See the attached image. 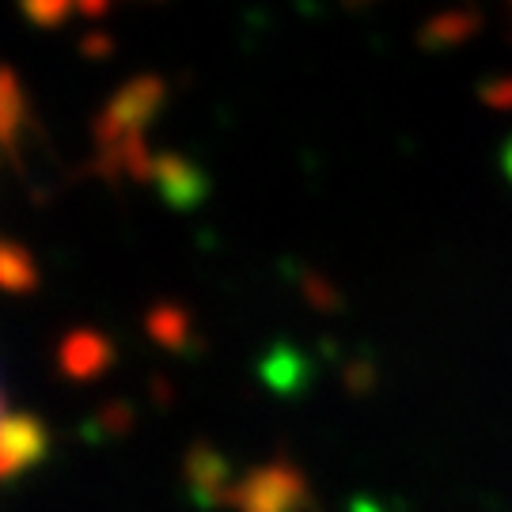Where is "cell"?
Returning a JSON list of instances; mask_svg holds the SVG:
<instances>
[{
  "label": "cell",
  "instance_id": "6da1fadb",
  "mask_svg": "<svg viewBox=\"0 0 512 512\" xmlns=\"http://www.w3.org/2000/svg\"><path fill=\"white\" fill-rule=\"evenodd\" d=\"M164 95V84L156 76H141V80H129L99 114V126H95L99 160L107 164L110 175L129 171L137 179H152L156 160L145 148V129L156 118V110L164 107Z\"/></svg>",
  "mask_w": 512,
  "mask_h": 512
},
{
  "label": "cell",
  "instance_id": "7a4b0ae2",
  "mask_svg": "<svg viewBox=\"0 0 512 512\" xmlns=\"http://www.w3.org/2000/svg\"><path fill=\"white\" fill-rule=\"evenodd\" d=\"M42 456H46V429L31 414H4L0 418V482L16 478Z\"/></svg>",
  "mask_w": 512,
  "mask_h": 512
},
{
  "label": "cell",
  "instance_id": "3957f363",
  "mask_svg": "<svg viewBox=\"0 0 512 512\" xmlns=\"http://www.w3.org/2000/svg\"><path fill=\"white\" fill-rule=\"evenodd\" d=\"M304 497V482L293 467H262L247 478V486L239 490L243 512H293V505Z\"/></svg>",
  "mask_w": 512,
  "mask_h": 512
},
{
  "label": "cell",
  "instance_id": "277c9868",
  "mask_svg": "<svg viewBox=\"0 0 512 512\" xmlns=\"http://www.w3.org/2000/svg\"><path fill=\"white\" fill-rule=\"evenodd\" d=\"M152 175L160 179L164 194L175 205H194L198 198H202V175H198V167H190L186 160L164 156V160L152 164Z\"/></svg>",
  "mask_w": 512,
  "mask_h": 512
},
{
  "label": "cell",
  "instance_id": "5b68a950",
  "mask_svg": "<svg viewBox=\"0 0 512 512\" xmlns=\"http://www.w3.org/2000/svg\"><path fill=\"white\" fill-rule=\"evenodd\" d=\"M110 361V349L99 334H73L61 349V365L73 376H95Z\"/></svg>",
  "mask_w": 512,
  "mask_h": 512
},
{
  "label": "cell",
  "instance_id": "8992f818",
  "mask_svg": "<svg viewBox=\"0 0 512 512\" xmlns=\"http://www.w3.org/2000/svg\"><path fill=\"white\" fill-rule=\"evenodd\" d=\"M35 262L27 258V251H19L16 243H4L0 239V289H12L23 293L35 285Z\"/></svg>",
  "mask_w": 512,
  "mask_h": 512
},
{
  "label": "cell",
  "instance_id": "52a82bcc",
  "mask_svg": "<svg viewBox=\"0 0 512 512\" xmlns=\"http://www.w3.org/2000/svg\"><path fill=\"white\" fill-rule=\"evenodd\" d=\"M19 122H23V95L16 76L0 69V145H16Z\"/></svg>",
  "mask_w": 512,
  "mask_h": 512
},
{
  "label": "cell",
  "instance_id": "ba28073f",
  "mask_svg": "<svg viewBox=\"0 0 512 512\" xmlns=\"http://www.w3.org/2000/svg\"><path fill=\"white\" fill-rule=\"evenodd\" d=\"M23 8H27V16L35 19V23H61V19L69 16L76 8V0H23Z\"/></svg>",
  "mask_w": 512,
  "mask_h": 512
},
{
  "label": "cell",
  "instance_id": "9c48e42d",
  "mask_svg": "<svg viewBox=\"0 0 512 512\" xmlns=\"http://www.w3.org/2000/svg\"><path fill=\"white\" fill-rule=\"evenodd\" d=\"M490 103H505V107H512V84H497L494 92H490Z\"/></svg>",
  "mask_w": 512,
  "mask_h": 512
},
{
  "label": "cell",
  "instance_id": "30bf717a",
  "mask_svg": "<svg viewBox=\"0 0 512 512\" xmlns=\"http://www.w3.org/2000/svg\"><path fill=\"white\" fill-rule=\"evenodd\" d=\"M76 8H84V12H103L107 0H76Z\"/></svg>",
  "mask_w": 512,
  "mask_h": 512
},
{
  "label": "cell",
  "instance_id": "8fae6325",
  "mask_svg": "<svg viewBox=\"0 0 512 512\" xmlns=\"http://www.w3.org/2000/svg\"><path fill=\"white\" fill-rule=\"evenodd\" d=\"M501 167H505V179L512 183V141L505 145V152H501Z\"/></svg>",
  "mask_w": 512,
  "mask_h": 512
},
{
  "label": "cell",
  "instance_id": "7c38bea8",
  "mask_svg": "<svg viewBox=\"0 0 512 512\" xmlns=\"http://www.w3.org/2000/svg\"><path fill=\"white\" fill-rule=\"evenodd\" d=\"M0 418H4V414H0Z\"/></svg>",
  "mask_w": 512,
  "mask_h": 512
}]
</instances>
